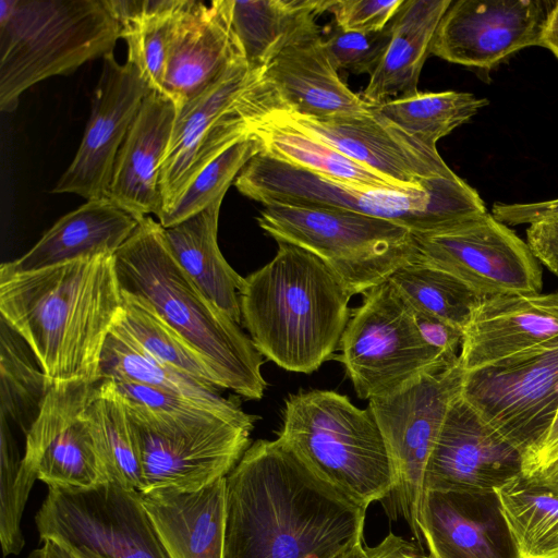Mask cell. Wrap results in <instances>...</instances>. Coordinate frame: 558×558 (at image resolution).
I'll return each instance as SVG.
<instances>
[{"label":"cell","mask_w":558,"mask_h":558,"mask_svg":"<svg viewBox=\"0 0 558 558\" xmlns=\"http://www.w3.org/2000/svg\"><path fill=\"white\" fill-rule=\"evenodd\" d=\"M365 512L284 439H259L226 476L223 558H337L363 543Z\"/></svg>","instance_id":"obj_1"},{"label":"cell","mask_w":558,"mask_h":558,"mask_svg":"<svg viewBox=\"0 0 558 558\" xmlns=\"http://www.w3.org/2000/svg\"><path fill=\"white\" fill-rule=\"evenodd\" d=\"M122 310L114 255L0 271V319L24 340L51 384L99 381L101 352Z\"/></svg>","instance_id":"obj_2"},{"label":"cell","mask_w":558,"mask_h":558,"mask_svg":"<svg viewBox=\"0 0 558 558\" xmlns=\"http://www.w3.org/2000/svg\"><path fill=\"white\" fill-rule=\"evenodd\" d=\"M274 258L243 280L242 325L267 360L310 374L333 359L351 317V294L310 251L277 242Z\"/></svg>","instance_id":"obj_3"},{"label":"cell","mask_w":558,"mask_h":558,"mask_svg":"<svg viewBox=\"0 0 558 558\" xmlns=\"http://www.w3.org/2000/svg\"><path fill=\"white\" fill-rule=\"evenodd\" d=\"M121 291L147 301L182 337L217 367L227 389L259 400L267 383L263 355L240 325L217 308L172 256L163 228L150 216L142 218L116 252Z\"/></svg>","instance_id":"obj_4"},{"label":"cell","mask_w":558,"mask_h":558,"mask_svg":"<svg viewBox=\"0 0 558 558\" xmlns=\"http://www.w3.org/2000/svg\"><path fill=\"white\" fill-rule=\"evenodd\" d=\"M263 205L333 208L381 218L413 235L436 233L487 213L478 193L457 174L428 179L417 189L359 186L256 154L234 181Z\"/></svg>","instance_id":"obj_5"},{"label":"cell","mask_w":558,"mask_h":558,"mask_svg":"<svg viewBox=\"0 0 558 558\" xmlns=\"http://www.w3.org/2000/svg\"><path fill=\"white\" fill-rule=\"evenodd\" d=\"M111 383L136 436L143 492L198 490L226 477L251 445V429L203 405L145 385Z\"/></svg>","instance_id":"obj_6"},{"label":"cell","mask_w":558,"mask_h":558,"mask_svg":"<svg viewBox=\"0 0 558 558\" xmlns=\"http://www.w3.org/2000/svg\"><path fill=\"white\" fill-rule=\"evenodd\" d=\"M119 38L106 0H1V111L34 84L111 54Z\"/></svg>","instance_id":"obj_7"},{"label":"cell","mask_w":558,"mask_h":558,"mask_svg":"<svg viewBox=\"0 0 558 558\" xmlns=\"http://www.w3.org/2000/svg\"><path fill=\"white\" fill-rule=\"evenodd\" d=\"M278 436L365 509L395 488L391 458L372 411L355 407L347 396L318 389L290 395Z\"/></svg>","instance_id":"obj_8"},{"label":"cell","mask_w":558,"mask_h":558,"mask_svg":"<svg viewBox=\"0 0 558 558\" xmlns=\"http://www.w3.org/2000/svg\"><path fill=\"white\" fill-rule=\"evenodd\" d=\"M257 222L277 242L318 256L351 295L380 284L417 257L409 229L354 211L269 203L263 205Z\"/></svg>","instance_id":"obj_9"},{"label":"cell","mask_w":558,"mask_h":558,"mask_svg":"<svg viewBox=\"0 0 558 558\" xmlns=\"http://www.w3.org/2000/svg\"><path fill=\"white\" fill-rule=\"evenodd\" d=\"M333 359L344 367L360 399L392 395L421 376L454 364L422 338L410 305L389 279L363 293Z\"/></svg>","instance_id":"obj_10"},{"label":"cell","mask_w":558,"mask_h":558,"mask_svg":"<svg viewBox=\"0 0 558 558\" xmlns=\"http://www.w3.org/2000/svg\"><path fill=\"white\" fill-rule=\"evenodd\" d=\"M35 523L40 539H54L80 558H167L140 492L114 482L48 486Z\"/></svg>","instance_id":"obj_11"},{"label":"cell","mask_w":558,"mask_h":558,"mask_svg":"<svg viewBox=\"0 0 558 558\" xmlns=\"http://www.w3.org/2000/svg\"><path fill=\"white\" fill-rule=\"evenodd\" d=\"M464 373L458 360L392 395L368 400L393 466L391 495L418 544L424 541L422 504L426 465L450 405L461 395Z\"/></svg>","instance_id":"obj_12"},{"label":"cell","mask_w":558,"mask_h":558,"mask_svg":"<svg viewBox=\"0 0 558 558\" xmlns=\"http://www.w3.org/2000/svg\"><path fill=\"white\" fill-rule=\"evenodd\" d=\"M461 397L524 462L558 414V339L517 359L465 372Z\"/></svg>","instance_id":"obj_13"},{"label":"cell","mask_w":558,"mask_h":558,"mask_svg":"<svg viewBox=\"0 0 558 558\" xmlns=\"http://www.w3.org/2000/svg\"><path fill=\"white\" fill-rule=\"evenodd\" d=\"M414 240L417 260L454 276L480 299L542 290L539 260L527 242L488 211Z\"/></svg>","instance_id":"obj_14"},{"label":"cell","mask_w":558,"mask_h":558,"mask_svg":"<svg viewBox=\"0 0 558 558\" xmlns=\"http://www.w3.org/2000/svg\"><path fill=\"white\" fill-rule=\"evenodd\" d=\"M95 383H53L25 434L22 460L48 486L90 488L110 482L86 418Z\"/></svg>","instance_id":"obj_15"},{"label":"cell","mask_w":558,"mask_h":558,"mask_svg":"<svg viewBox=\"0 0 558 558\" xmlns=\"http://www.w3.org/2000/svg\"><path fill=\"white\" fill-rule=\"evenodd\" d=\"M275 116L377 172L402 189H416L435 177L456 173L430 147L374 112L363 116L310 118L292 111Z\"/></svg>","instance_id":"obj_16"},{"label":"cell","mask_w":558,"mask_h":558,"mask_svg":"<svg viewBox=\"0 0 558 558\" xmlns=\"http://www.w3.org/2000/svg\"><path fill=\"white\" fill-rule=\"evenodd\" d=\"M556 1L458 0L444 14L432 54L451 63L490 70L509 56L539 46Z\"/></svg>","instance_id":"obj_17"},{"label":"cell","mask_w":558,"mask_h":558,"mask_svg":"<svg viewBox=\"0 0 558 558\" xmlns=\"http://www.w3.org/2000/svg\"><path fill=\"white\" fill-rule=\"evenodd\" d=\"M102 60L81 145L52 193H72L87 201L108 198L118 151L151 89L130 62L119 63L113 53Z\"/></svg>","instance_id":"obj_18"},{"label":"cell","mask_w":558,"mask_h":558,"mask_svg":"<svg viewBox=\"0 0 558 558\" xmlns=\"http://www.w3.org/2000/svg\"><path fill=\"white\" fill-rule=\"evenodd\" d=\"M523 474V457L461 397L451 403L425 471V490H497Z\"/></svg>","instance_id":"obj_19"},{"label":"cell","mask_w":558,"mask_h":558,"mask_svg":"<svg viewBox=\"0 0 558 558\" xmlns=\"http://www.w3.org/2000/svg\"><path fill=\"white\" fill-rule=\"evenodd\" d=\"M558 339V289L478 301L463 328L459 361L472 372L525 355Z\"/></svg>","instance_id":"obj_20"},{"label":"cell","mask_w":558,"mask_h":558,"mask_svg":"<svg viewBox=\"0 0 558 558\" xmlns=\"http://www.w3.org/2000/svg\"><path fill=\"white\" fill-rule=\"evenodd\" d=\"M429 558H522L496 490H425Z\"/></svg>","instance_id":"obj_21"},{"label":"cell","mask_w":558,"mask_h":558,"mask_svg":"<svg viewBox=\"0 0 558 558\" xmlns=\"http://www.w3.org/2000/svg\"><path fill=\"white\" fill-rule=\"evenodd\" d=\"M242 58L231 27V0H215L209 5L185 0L170 47L162 93L178 108Z\"/></svg>","instance_id":"obj_22"},{"label":"cell","mask_w":558,"mask_h":558,"mask_svg":"<svg viewBox=\"0 0 558 558\" xmlns=\"http://www.w3.org/2000/svg\"><path fill=\"white\" fill-rule=\"evenodd\" d=\"M175 117L174 101L150 89L118 151L108 198L138 220L161 213L160 170Z\"/></svg>","instance_id":"obj_23"},{"label":"cell","mask_w":558,"mask_h":558,"mask_svg":"<svg viewBox=\"0 0 558 558\" xmlns=\"http://www.w3.org/2000/svg\"><path fill=\"white\" fill-rule=\"evenodd\" d=\"M289 110L310 118L363 116L373 106L353 93L329 61L320 29L286 47L264 70Z\"/></svg>","instance_id":"obj_24"},{"label":"cell","mask_w":558,"mask_h":558,"mask_svg":"<svg viewBox=\"0 0 558 558\" xmlns=\"http://www.w3.org/2000/svg\"><path fill=\"white\" fill-rule=\"evenodd\" d=\"M140 495L167 558H223L226 477L198 490Z\"/></svg>","instance_id":"obj_25"},{"label":"cell","mask_w":558,"mask_h":558,"mask_svg":"<svg viewBox=\"0 0 558 558\" xmlns=\"http://www.w3.org/2000/svg\"><path fill=\"white\" fill-rule=\"evenodd\" d=\"M138 219L109 198L88 199L62 216L21 257L3 263L1 272L21 274L98 255H114Z\"/></svg>","instance_id":"obj_26"},{"label":"cell","mask_w":558,"mask_h":558,"mask_svg":"<svg viewBox=\"0 0 558 558\" xmlns=\"http://www.w3.org/2000/svg\"><path fill=\"white\" fill-rule=\"evenodd\" d=\"M260 72L251 71L244 58L235 60L205 89L177 108L160 170L162 208L157 218L189 186L192 167L213 125Z\"/></svg>","instance_id":"obj_27"},{"label":"cell","mask_w":558,"mask_h":558,"mask_svg":"<svg viewBox=\"0 0 558 558\" xmlns=\"http://www.w3.org/2000/svg\"><path fill=\"white\" fill-rule=\"evenodd\" d=\"M451 0H404L392 19L388 49L361 93L364 101L378 107L391 99L417 93L423 65L438 25Z\"/></svg>","instance_id":"obj_28"},{"label":"cell","mask_w":558,"mask_h":558,"mask_svg":"<svg viewBox=\"0 0 558 558\" xmlns=\"http://www.w3.org/2000/svg\"><path fill=\"white\" fill-rule=\"evenodd\" d=\"M105 379L136 383L182 397L251 430L258 420L242 410L236 397L225 398L222 389L189 377L151 356L118 323L101 352L99 381Z\"/></svg>","instance_id":"obj_29"},{"label":"cell","mask_w":558,"mask_h":558,"mask_svg":"<svg viewBox=\"0 0 558 558\" xmlns=\"http://www.w3.org/2000/svg\"><path fill=\"white\" fill-rule=\"evenodd\" d=\"M222 201L169 228L166 243L181 268L222 313L241 325L239 292L244 278L223 257L217 240Z\"/></svg>","instance_id":"obj_30"},{"label":"cell","mask_w":558,"mask_h":558,"mask_svg":"<svg viewBox=\"0 0 558 558\" xmlns=\"http://www.w3.org/2000/svg\"><path fill=\"white\" fill-rule=\"evenodd\" d=\"M330 0H231V27L253 72L266 66L289 45L319 29L317 16Z\"/></svg>","instance_id":"obj_31"},{"label":"cell","mask_w":558,"mask_h":558,"mask_svg":"<svg viewBox=\"0 0 558 558\" xmlns=\"http://www.w3.org/2000/svg\"><path fill=\"white\" fill-rule=\"evenodd\" d=\"M251 134L262 143V151L317 174L359 186L402 189L331 146L279 120L275 113L256 125Z\"/></svg>","instance_id":"obj_32"},{"label":"cell","mask_w":558,"mask_h":558,"mask_svg":"<svg viewBox=\"0 0 558 558\" xmlns=\"http://www.w3.org/2000/svg\"><path fill=\"white\" fill-rule=\"evenodd\" d=\"M86 418L110 482L143 492L136 436L125 404L111 380L94 385Z\"/></svg>","instance_id":"obj_33"},{"label":"cell","mask_w":558,"mask_h":558,"mask_svg":"<svg viewBox=\"0 0 558 558\" xmlns=\"http://www.w3.org/2000/svg\"><path fill=\"white\" fill-rule=\"evenodd\" d=\"M496 492L521 557H557L558 492L524 474Z\"/></svg>","instance_id":"obj_34"},{"label":"cell","mask_w":558,"mask_h":558,"mask_svg":"<svg viewBox=\"0 0 558 558\" xmlns=\"http://www.w3.org/2000/svg\"><path fill=\"white\" fill-rule=\"evenodd\" d=\"M118 324L151 356L201 383L227 389L214 363L174 330L144 299L122 291Z\"/></svg>","instance_id":"obj_35"},{"label":"cell","mask_w":558,"mask_h":558,"mask_svg":"<svg viewBox=\"0 0 558 558\" xmlns=\"http://www.w3.org/2000/svg\"><path fill=\"white\" fill-rule=\"evenodd\" d=\"M487 105L486 98H477L471 93L417 92L391 99L376 109L409 135L436 147L440 138L466 123Z\"/></svg>","instance_id":"obj_36"},{"label":"cell","mask_w":558,"mask_h":558,"mask_svg":"<svg viewBox=\"0 0 558 558\" xmlns=\"http://www.w3.org/2000/svg\"><path fill=\"white\" fill-rule=\"evenodd\" d=\"M1 417L27 433L52 385L24 340L0 319Z\"/></svg>","instance_id":"obj_37"},{"label":"cell","mask_w":558,"mask_h":558,"mask_svg":"<svg viewBox=\"0 0 558 558\" xmlns=\"http://www.w3.org/2000/svg\"><path fill=\"white\" fill-rule=\"evenodd\" d=\"M388 279L412 310L462 330L481 300L454 276L417 259L403 265Z\"/></svg>","instance_id":"obj_38"},{"label":"cell","mask_w":558,"mask_h":558,"mask_svg":"<svg viewBox=\"0 0 558 558\" xmlns=\"http://www.w3.org/2000/svg\"><path fill=\"white\" fill-rule=\"evenodd\" d=\"M262 150V143L252 134L234 143L201 170L158 222L162 228L172 227L222 201L242 169Z\"/></svg>","instance_id":"obj_39"},{"label":"cell","mask_w":558,"mask_h":558,"mask_svg":"<svg viewBox=\"0 0 558 558\" xmlns=\"http://www.w3.org/2000/svg\"><path fill=\"white\" fill-rule=\"evenodd\" d=\"M184 3L185 0L168 13L120 24V38L128 45V62L151 89H163L170 47Z\"/></svg>","instance_id":"obj_40"},{"label":"cell","mask_w":558,"mask_h":558,"mask_svg":"<svg viewBox=\"0 0 558 558\" xmlns=\"http://www.w3.org/2000/svg\"><path fill=\"white\" fill-rule=\"evenodd\" d=\"M36 472L17 459L8 421L1 417L0 541L3 556L16 555L24 546L21 518Z\"/></svg>","instance_id":"obj_41"},{"label":"cell","mask_w":558,"mask_h":558,"mask_svg":"<svg viewBox=\"0 0 558 558\" xmlns=\"http://www.w3.org/2000/svg\"><path fill=\"white\" fill-rule=\"evenodd\" d=\"M392 36V20L380 31L347 32L333 25L323 38L325 52L336 71L372 74L385 56Z\"/></svg>","instance_id":"obj_42"},{"label":"cell","mask_w":558,"mask_h":558,"mask_svg":"<svg viewBox=\"0 0 558 558\" xmlns=\"http://www.w3.org/2000/svg\"><path fill=\"white\" fill-rule=\"evenodd\" d=\"M404 0H330L328 12L335 25L347 32H374L385 28Z\"/></svg>","instance_id":"obj_43"},{"label":"cell","mask_w":558,"mask_h":558,"mask_svg":"<svg viewBox=\"0 0 558 558\" xmlns=\"http://www.w3.org/2000/svg\"><path fill=\"white\" fill-rule=\"evenodd\" d=\"M412 313L417 329L427 344L450 356H459L462 329L422 312L412 310Z\"/></svg>","instance_id":"obj_44"},{"label":"cell","mask_w":558,"mask_h":558,"mask_svg":"<svg viewBox=\"0 0 558 558\" xmlns=\"http://www.w3.org/2000/svg\"><path fill=\"white\" fill-rule=\"evenodd\" d=\"M492 215L507 226L532 225L558 217V198L535 203H496Z\"/></svg>","instance_id":"obj_45"},{"label":"cell","mask_w":558,"mask_h":558,"mask_svg":"<svg viewBox=\"0 0 558 558\" xmlns=\"http://www.w3.org/2000/svg\"><path fill=\"white\" fill-rule=\"evenodd\" d=\"M526 242L536 258L558 276V217L530 225Z\"/></svg>","instance_id":"obj_46"},{"label":"cell","mask_w":558,"mask_h":558,"mask_svg":"<svg viewBox=\"0 0 558 558\" xmlns=\"http://www.w3.org/2000/svg\"><path fill=\"white\" fill-rule=\"evenodd\" d=\"M523 474L538 480L558 475V414L544 441L524 462Z\"/></svg>","instance_id":"obj_47"},{"label":"cell","mask_w":558,"mask_h":558,"mask_svg":"<svg viewBox=\"0 0 558 558\" xmlns=\"http://www.w3.org/2000/svg\"><path fill=\"white\" fill-rule=\"evenodd\" d=\"M183 0H106L119 24L174 11Z\"/></svg>","instance_id":"obj_48"},{"label":"cell","mask_w":558,"mask_h":558,"mask_svg":"<svg viewBox=\"0 0 558 558\" xmlns=\"http://www.w3.org/2000/svg\"><path fill=\"white\" fill-rule=\"evenodd\" d=\"M366 550L371 558H429L420 551L413 543L393 533H389L376 546H366Z\"/></svg>","instance_id":"obj_49"},{"label":"cell","mask_w":558,"mask_h":558,"mask_svg":"<svg viewBox=\"0 0 558 558\" xmlns=\"http://www.w3.org/2000/svg\"><path fill=\"white\" fill-rule=\"evenodd\" d=\"M539 46L547 48L558 58V1L546 19Z\"/></svg>","instance_id":"obj_50"},{"label":"cell","mask_w":558,"mask_h":558,"mask_svg":"<svg viewBox=\"0 0 558 558\" xmlns=\"http://www.w3.org/2000/svg\"><path fill=\"white\" fill-rule=\"evenodd\" d=\"M41 542L43 546L35 551L38 558H80L54 539L46 538Z\"/></svg>","instance_id":"obj_51"},{"label":"cell","mask_w":558,"mask_h":558,"mask_svg":"<svg viewBox=\"0 0 558 558\" xmlns=\"http://www.w3.org/2000/svg\"><path fill=\"white\" fill-rule=\"evenodd\" d=\"M337 558H371V557L366 550V546L363 543H360V544L353 546L352 548L348 549L347 551H344Z\"/></svg>","instance_id":"obj_52"},{"label":"cell","mask_w":558,"mask_h":558,"mask_svg":"<svg viewBox=\"0 0 558 558\" xmlns=\"http://www.w3.org/2000/svg\"><path fill=\"white\" fill-rule=\"evenodd\" d=\"M539 481H542L543 483L549 485L550 487H553L555 490L558 492V475L554 476V477L545 478V480H539Z\"/></svg>","instance_id":"obj_53"},{"label":"cell","mask_w":558,"mask_h":558,"mask_svg":"<svg viewBox=\"0 0 558 558\" xmlns=\"http://www.w3.org/2000/svg\"><path fill=\"white\" fill-rule=\"evenodd\" d=\"M29 558H38V556L36 553H34Z\"/></svg>","instance_id":"obj_54"},{"label":"cell","mask_w":558,"mask_h":558,"mask_svg":"<svg viewBox=\"0 0 558 558\" xmlns=\"http://www.w3.org/2000/svg\"><path fill=\"white\" fill-rule=\"evenodd\" d=\"M554 558H558V556H557V557H554Z\"/></svg>","instance_id":"obj_55"}]
</instances>
